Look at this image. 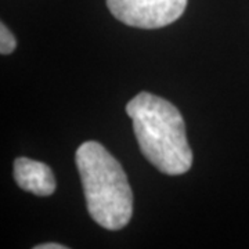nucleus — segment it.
<instances>
[{"instance_id":"obj_2","label":"nucleus","mask_w":249,"mask_h":249,"mask_svg":"<svg viewBox=\"0 0 249 249\" xmlns=\"http://www.w3.org/2000/svg\"><path fill=\"white\" fill-rule=\"evenodd\" d=\"M75 162L91 219L111 231L124 229L133 214V193L121 163L97 142H83Z\"/></svg>"},{"instance_id":"obj_4","label":"nucleus","mask_w":249,"mask_h":249,"mask_svg":"<svg viewBox=\"0 0 249 249\" xmlns=\"http://www.w3.org/2000/svg\"><path fill=\"white\" fill-rule=\"evenodd\" d=\"M14 180L24 191L39 196H52L55 190V178L52 169L43 162L24 157L14 160Z\"/></svg>"},{"instance_id":"obj_1","label":"nucleus","mask_w":249,"mask_h":249,"mask_svg":"<svg viewBox=\"0 0 249 249\" xmlns=\"http://www.w3.org/2000/svg\"><path fill=\"white\" fill-rule=\"evenodd\" d=\"M142 155L157 169L169 175H183L193 165L184 119L178 108L165 98L142 91L126 106Z\"/></svg>"},{"instance_id":"obj_5","label":"nucleus","mask_w":249,"mask_h":249,"mask_svg":"<svg viewBox=\"0 0 249 249\" xmlns=\"http://www.w3.org/2000/svg\"><path fill=\"white\" fill-rule=\"evenodd\" d=\"M17 47V40L4 22L0 24V53L3 55L11 54Z\"/></svg>"},{"instance_id":"obj_6","label":"nucleus","mask_w":249,"mask_h":249,"mask_svg":"<svg viewBox=\"0 0 249 249\" xmlns=\"http://www.w3.org/2000/svg\"><path fill=\"white\" fill-rule=\"evenodd\" d=\"M35 249H67L65 245L62 244H57V242H47V244H39L34 247Z\"/></svg>"},{"instance_id":"obj_3","label":"nucleus","mask_w":249,"mask_h":249,"mask_svg":"<svg viewBox=\"0 0 249 249\" xmlns=\"http://www.w3.org/2000/svg\"><path fill=\"white\" fill-rule=\"evenodd\" d=\"M112 16L129 27L157 29L183 16L187 0H107Z\"/></svg>"}]
</instances>
